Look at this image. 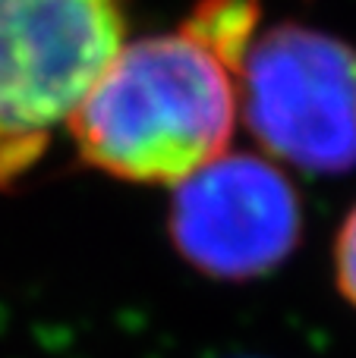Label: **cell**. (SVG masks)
Returning <instances> with one entry per match:
<instances>
[{
  "label": "cell",
  "instance_id": "3957f363",
  "mask_svg": "<svg viewBox=\"0 0 356 358\" xmlns=\"http://www.w3.org/2000/svg\"><path fill=\"white\" fill-rule=\"evenodd\" d=\"M240 104L265 151L306 170L356 167V48L284 22L256 38L240 69Z\"/></svg>",
  "mask_w": 356,
  "mask_h": 358
},
{
  "label": "cell",
  "instance_id": "5b68a950",
  "mask_svg": "<svg viewBox=\"0 0 356 358\" xmlns=\"http://www.w3.org/2000/svg\"><path fill=\"white\" fill-rule=\"evenodd\" d=\"M334 271H338V286L347 296V302L356 305V208L344 220L334 245Z\"/></svg>",
  "mask_w": 356,
  "mask_h": 358
},
{
  "label": "cell",
  "instance_id": "277c9868",
  "mask_svg": "<svg viewBox=\"0 0 356 358\" xmlns=\"http://www.w3.org/2000/svg\"><path fill=\"white\" fill-rule=\"evenodd\" d=\"M300 195L271 161L221 155L170 201V239L193 267L218 280L275 271L300 242Z\"/></svg>",
  "mask_w": 356,
  "mask_h": 358
},
{
  "label": "cell",
  "instance_id": "7a4b0ae2",
  "mask_svg": "<svg viewBox=\"0 0 356 358\" xmlns=\"http://www.w3.org/2000/svg\"><path fill=\"white\" fill-rule=\"evenodd\" d=\"M123 38L126 0H0V189L41 161Z\"/></svg>",
  "mask_w": 356,
  "mask_h": 358
},
{
  "label": "cell",
  "instance_id": "6da1fadb",
  "mask_svg": "<svg viewBox=\"0 0 356 358\" xmlns=\"http://www.w3.org/2000/svg\"><path fill=\"white\" fill-rule=\"evenodd\" d=\"M240 73L186 22L123 44L69 117L82 161L130 182L180 185L224 155Z\"/></svg>",
  "mask_w": 356,
  "mask_h": 358
}]
</instances>
